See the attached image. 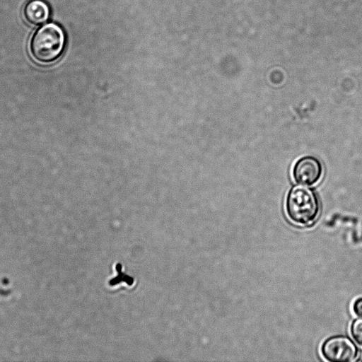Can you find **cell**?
Listing matches in <instances>:
<instances>
[{"mask_svg":"<svg viewBox=\"0 0 362 362\" xmlns=\"http://www.w3.org/2000/svg\"><path fill=\"white\" fill-rule=\"evenodd\" d=\"M352 311L356 317L362 318V296L356 298L353 301Z\"/></svg>","mask_w":362,"mask_h":362,"instance_id":"8","label":"cell"},{"mask_svg":"<svg viewBox=\"0 0 362 362\" xmlns=\"http://www.w3.org/2000/svg\"><path fill=\"white\" fill-rule=\"evenodd\" d=\"M321 161L313 156H304L298 158L292 169L295 182L303 186H313L321 180L323 175Z\"/></svg>","mask_w":362,"mask_h":362,"instance_id":"4","label":"cell"},{"mask_svg":"<svg viewBox=\"0 0 362 362\" xmlns=\"http://www.w3.org/2000/svg\"><path fill=\"white\" fill-rule=\"evenodd\" d=\"M65 45V35L60 26L49 23L40 27L30 42L33 58L42 64L51 63L62 54Z\"/></svg>","mask_w":362,"mask_h":362,"instance_id":"2","label":"cell"},{"mask_svg":"<svg viewBox=\"0 0 362 362\" xmlns=\"http://www.w3.org/2000/svg\"><path fill=\"white\" fill-rule=\"evenodd\" d=\"M116 269L118 272V275L116 276V278H114L113 279H111L109 281V284L110 286H115L118 284H119L120 281H124L127 282V284L129 286L133 284V279L131 276H127V274H124L122 271V265L117 264L116 266Z\"/></svg>","mask_w":362,"mask_h":362,"instance_id":"7","label":"cell"},{"mask_svg":"<svg viewBox=\"0 0 362 362\" xmlns=\"http://www.w3.org/2000/svg\"><path fill=\"white\" fill-rule=\"evenodd\" d=\"M320 353L329 362H349L358 357V349L349 336L338 334L331 336L322 342Z\"/></svg>","mask_w":362,"mask_h":362,"instance_id":"3","label":"cell"},{"mask_svg":"<svg viewBox=\"0 0 362 362\" xmlns=\"http://www.w3.org/2000/svg\"><path fill=\"white\" fill-rule=\"evenodd\" d=\"M49 8L42 0H30L25 5L23 16L28 23L39 25L45 23L49 17Z\"/></svg>","mask_w":362,"mask_h":362,"instance_id":"5","label":"cell"},{"mask_svg":"<svg viewBox=\"0 0 362 362\" xmlns=\"http://www.w3.org/2000/svg\"><path fill=\"white\" fill-rule=\"evenodd\" d=\"M350 333L354 341L362 347V318L355 319L351 324Z\"/></svg>","mask_w":362,"mask_h":362,"instance_id":"6","label":"cell"},{"mask_svg":"<svg viewBox=\"0 0 362 362\" xmlns=\"http://www.w3.org/2000/svg\"><path fill=\"white\" fill-rule=\"evenodd\" d=\"M319 198L313 189L297 186L287 193L285 211L288 219L301 226L313 223L320 213Z\"/></svg>","mask_w":362,"mask_h":362,"instance_id":"1","label":"cell"}]
</instances>
